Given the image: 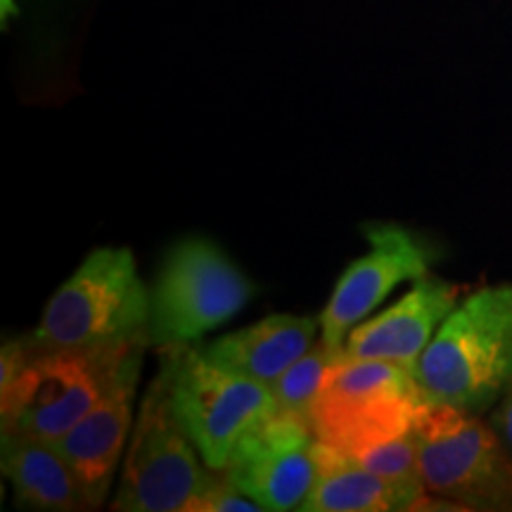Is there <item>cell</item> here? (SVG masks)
Here are the masks:
<instances>
[{
  "mask_svg": "<svg viewBox=\"0 0 512 512\" xmlns=\"http://www.w3.org/2000/svg\"><path fill=\"white\" fill-rule=\"evenodd\" d=\"M318 332L320 318L275 313L238 332L202 344L200 351L216 366L271 387L318 342Z\"/></svg>",
  "mask_w": 512,
  "mask_h": 512,
  "instance_id": "cell-13",
  "label": "cell"
},
{
  "mask_svg": "<svg viewBox=\"0 0 512 512\" xmlns=\"http://www.w3.org/2000/svg\"><path fill=\"white\" fill-rule=\"evenodd\" d=\"M143 358L145 351L133 356L110 392L95 403L93 411L55 441L57 451L74 467L91 510L105 505L126 441L131 439Z\"/></svg>",
  "mask_w": 512,
  "mask_h": 512,
  "instance_id": "cell-11",
  "label": "cell"
},
{
  "mask_svg": "<svg viewBox=\"0 0 512 512\" xmlns=\"http://www.w3.org/2000/svg\"><path fill=\"white\" fill-rule=\"evenodd\" d=\"M254 285L223 249L200 235L174 242L150 290V347H190L252 302Z\"/></svg>",
  "mask_w": 512,
  "mask_h": 512,
  "instance_id": "cell-5",
  "label": "cell"
},
{
  "mask_svg": "<svg viewBox=\"0 0 512 512\" xmlns=\"http://www.w3.org/2000/svg\"><path fill=\"white\" fill-rule=\"evenodd\" d=\"M209 467L183 430L171 401V358L162 351V366L147 384L121 479L110 510L114 512H185Z\"/></svg>",
  "mask_w": 512,
  "mask_h": 512,
  "instance_id": "cell-7",
  "label": "cell"
},
{
  "mask_svg": "<svg viewBox=\"0 0 512 512\" xmlns=\"http://www.w3.org/2000/svg\"><path fill=\"white\" fill-rule=\"evenodd\" d=\"M171 358V401L209 470H223L238 441L275 411L271 387L216 366L197 344L162 349Z\"/></svg>",
  "mask_w": 512,
  "mask_h": 512,
  "instance_id": "cell-8",
  "label": "cell"
},
{
  "mask_svg": "<svg viewBox=\"0 0 512 512\" xmlns=\"http://www.w3.org/2000/svg\"><path fill=\"white\" fill-rule=\"evenodd\" d=\"M422 401L491 413L512 389V285L467 294L413 368Z\"/></svg>",
  "mask_w": 512,
  "mask_h": 512,
  "instance_id": "cell-1",
  "label": "cell"
},
{
  "mask_svg": "<svg viewBox=\"0 0 512 512\" xmlns=\"http://www.w3.org/2000/svg\"><path fill=\"white\" fill-rule=\"evenodd\" d=\"M185 512H264V508L242 494L221 470H207L197 494L185 505Z\"/></svg>",
  "mask_w": 512,
  "mask_h": 512,
  "instance_id": "cell-18",
  "label": "cell"
},
{
  "mask_svg": "<svg viewBox=\"0 0 512 512\" xmlns=\"http://www.w3.org/2000/svg\"><path fill=\"white\" fill-rule=\"evenodd\" d=\"M0 465L12 484V501L19 510H91L74 467L50 441L0 432Z\"/></svg>",
  "mask_w": 512,
  "mask_h": 512,
  "instance_id": "cell-14",
  "label": "cell"
},
{
  "mask_svg": "<svg viewBox=\"0 0 512 512\" xmlns=\"http://www.w3.org/2000/svg\"><path fill=\"white\" fill-rule=\"evenodd\" d=\"M147 323L150 290L136 256L98 247L57 287L29 337L41 349H107L147 339Z\"/></svg>",
  "mask_w": 512,
  "mask_h": 512,
  "instance_id": "cell-2",
  "label": "cell"
},
{
  "mask_svg": "<svg viewBox=\"0 0 512 512\" xmlns=\"http://www.w3.org/2000/svg\"><path fill=\"white\" fill-rule=\"evenodd\" d=\"M147 347V339L107 349L36 347L22 375L0 392V432L55 444L93 411L128 361Z\"/></svg>",
  "mask_w": 512,
  "mask_h": 512,
  "instance_id": "cell-3",
  "label": "cell"
},
{
  "mask_svg": "<svg viewBox=\"0 0 512 512\" xmlns=\"http://www.w3.org/2000/svg\"><path fill=\"white\" fill-rule=\"evenodd\" d=\"M491 425L498 432V437L503 439V444L508 446V451L512 453V389L503 396L501 401L491 408Z\"/></svg>",
  "mask_w": 512,
  "mask_h": 512,
  "instance_id": "cell-19",
  "label": "cell"
},
{
  "mask_svg": "<svg viewBox=\"0 0 512 512\" xmlns=\"http://www.w3.org/2000/svg\"><path fill=\"white\" fill-rule=\"evenodd\" d=\"M422 403L413 368L387 358L347 354L328 370L311 411L318 441L356 453L413 430Z\"/></svg>",
  "mask_w": 512,
  "mask_h": 512,
  "instance_id": "cell-4",
  "label": "cell"
},
{
  "mask_svg": "<svg viewBox=\"0 0 512 512\" xmlns=\"http://www.w3.org/2000/svg\"><path fill=\"white\" fill-rule=\"evenodd\" d=\"M344 354V347H332L323 337L318 339L306 354L292 363L283 375L271 384V394L275 401V411L294 415V418L309 422L316 396L323 387L328 370Z\"/></svg>",
  "mask_w": 512,
  "mask_h": 512,
  "instance_id": "cell-16",
  "label": "cell"
},
{
  "mask_svg": "<svg viewBox=\"0 0 512 512\" xmlns=\"http://www.w3.org/2000/svg\"><path fill=\"white\" fill-rule=\"evenodd\" d=\"M316 482L302 512H387L408 510V501L392 484L358 465L347 453L316 439Z\"/></svg>",
  "mask_w": 512,
  "mask_h": 512,
  "instance_id": "cell-15",
  "label": "cell"
},
{
  "mask_svg": "<svg viewBox=\"0 0 512 512\" xmlns=\"http://www.w3.org/2000/svg\"><path fill=\"white\" fill-rule=\"evenodd\" d=\"M316 470L313 427L273 411L238 441L221 472L264 512H287L302 508Z\"/></svg>",
  "mask_w": 512,
  "mask_h": 512,
  "instance_id": "cell-10",
  "label": "cell"
},
{
  "mask_svg": "<svg viewBox=\"0 0 512 512\" xmlns=\"http://www.w3.org/2000/svg\"><path fill=\"white\" fill-rule=\"evenodd\" d=\"M460 287L427 273L413 283L399 302L377 316L361 320L349 332L344 349L358 358H387L415 368L448 313L460 302Z\"/></svg>",
  "mask_w": 512,
  "mask_h": 512,
  "instance_id": "cell-12",
  "label": "cell"
},
{
  "mask_svg": "<svg viewBox=\"0 0 512 512\" xmlns=\"http://www.w3.org/2000/svg\"><path fill=\"white\" fill-rule=\"evenodd\" d=\"M354 460L366 470L375 472L377 477H382L384 482L392 484L408 501V510H413V505L427 494L420 472L418 439H415L413 430L356 453Z\"/></svg>",
  "mask_w": 512,
  "mask_h": 512,
  "instance_id": "cell-17",
  "label": "cell"
},
{
  "mask_svg": "<svg viewBox=\"0 0 512 512\" xmlns=\"http://www.w3.org/2000/svg\"><path fill=\"white\" fill-rule=\"evenodd\" d=\"M413 432L430 494L465 510L512 512V453L484 415L422 401Z\"/></svg>",
  "mask_w": 512,
  "mask_h": 512,
  "instance_id": "cell-6",
  "label": "cell"
},
{
  "mask_svg": "<svg viewBox=\"0 0 512 512\" xmlns=\"http://www.w3.org/2000/svg\"><path fill=\"white\" fill-rule=\"evenodd\" d=\"M363 235L370 249L344 268L320 313V337L332 347H344L349 332L361 320L401 283H415L430 273L434 261L427 242L399 223H366Z\"/></svg>",
  "mask_w": 512,
  "mask_h": 512,
  "instance_id": "cell-9",
  "label": "cell"
}]
</instances>
